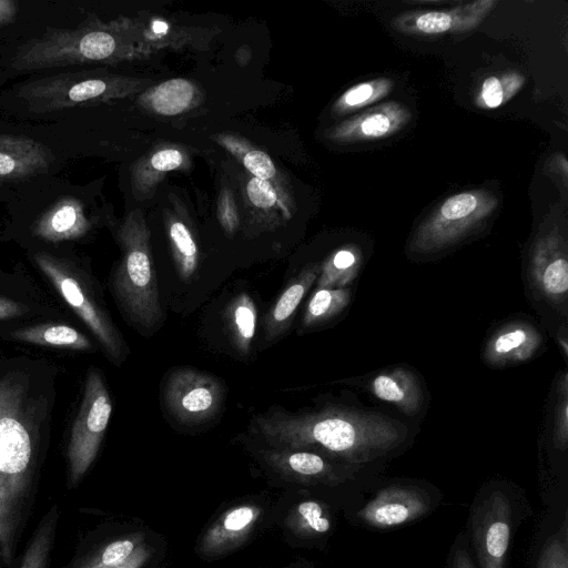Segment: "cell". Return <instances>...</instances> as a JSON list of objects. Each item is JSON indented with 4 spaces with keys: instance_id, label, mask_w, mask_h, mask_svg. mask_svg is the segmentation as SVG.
Masks as SVG:
<instances>
[{
    "instance_id": "6da1fadb",
    "label": "cell",
    "mask_w": 568,
    "mask_h": 568,
    "mask_svg": "<svg viewBox=\"0 0 568 568\" xmlns=\"http://www.w3.org/2000/svg\"><path fill=\"white\" fill-rule=\"evenodd\" d=\"M58 368L47 358L0 356V568L16 565L49 447Z\"/></svg>"
},
{
    "instance_id": "7a4b0ae2",
    "label": "cell",
    "mask_w": 568,
    "mask_h": 568,
    "mask_svg": "<svg viewBox=\"0 0 568 568\" xmlns=\"http://www.w3.org/2000/svg\"><path fill=\"white\" fill-rule=\"evenodd\" d=\"M252 424L275 448L323 450L354 465L384 457L409 437L404 423L348 406H326L302 414L270 410L256 416Z\"/></svg>"
},
{
    "instance_id": "3957f363",
    "label": "cell",
    "mask_w": 568,
    "mask_h": 568,
    "mask_svg": "<svg viewBox=\"0 0 568 568\" xmlns=\"http://www.w3.org/2000/svg\"><path fill=\"white\" fill-rule=\"evenodd\" d=\"M29 256L63 304L93 335L105 356L113 364L121 365L126 358L128 347L88 265L71 254L45 248H31Z\"/></svg>"
},
{
    "instance_id": "277c9868",
    "label": "cell",
    "mask_w": 568,
    "mask_h": 568,
    "mask_svg": "<svg viewBox=\"0 0 568 568\" xmlns=\"http://www.w3.org/2000/svg\"><path fill=\"white\" fill-rule=\"evenodd\" d=\"M496 206V197L485 191L450 195L417 227L409 254L426 256L449 248L478 227Z\"/></svg>"
},
{
    "instance_id": "5b68a950",
    "label": "cell",
    "mask_w": 568,
    "mask_h": 568,
    "mask_svg": "<svg viewBox=\"0 0 568 568\" xmlns=\"http://www.w3.org/2000/svg\"><path fill=\"white\" fill-rule=\"evenodd\" d=\"M112 413V400L97 367L87 372L83 393L65 449L67 481L74 488L97 458Z\"/></svg>"
},
{
    "instance_id": "8992f818",
    "label": "cell",
    "mask_w": 568,
    "mask_h": 568,
    "mask_svg": "<svg viewBox=\"0 0 568 568\" xmlns=\"http://www.w3.org/2000/svg\"><path fill=\"white\" fill-rule=\"evenodd\" d=\"M110 282L119 308L132 325L148 331L161 322L155 271L140 239L126 236L123 258Z\"/></svg>"
},
{
    "instance_id": "52a82bcc",
    "label": "cell",
    "mask_w": 568,
    "mask_h": 568,
    "mask_svg": "<svg viewBox=\"0 0 568 568\" xmlns=\"http://www.w3.org/2000/svg\"><path fill=\"white\" fill-rule=\"evenodd\" d=\"M524 282L535 303L567 321L568 254L557 229L541 234L530 247Z\"/></svg>"
},
{
    "instance_id": "ba28073f",
    "label": "cell",
    "mask_w": 568,
    "mask_h": 568,
    "mask_svg": "<svg viewBox=\"0 0 568 568\" xmlns=\"http://www.w3.org/2000/svg\"><path fill=\"white\" fill-rule=\"evenodd\" d=\"M223 397L222 383L215 376L194 368L174 369L165 383L166 407L183 424H200L213 418Z\"/></svg>"
},
{
    "instance_id": "9c48e42d",
    "label": "cell",
    "mask_w": 568,
    "mask_h": 568,
    "mask_svg": "<svg viewBox=\"0 0 568 568\" xmlns=\"http://www.w3.org/2000/svg\"><path fill=\"white\" fill-rule=\"evenodd\" d=\"M109 91V82L102 78L80 72H65L22 84L18 97L30 111L47 113L101 99Z\"/></svg>"
},
{
    "instance_id": "30bf717a",
    "label": "cell",
    "mask_w": 568,
    "mask_h": 568,
    "mask_svg": "<svg viewBox=\"0 0 568 568\" xmlns=\"http://www.w3.org/2000/svg\"><path fill=\"white\" fill-rule=\"evenodd\" d=\"M511 531V509L507 496L494 490L474 516V539L481 568H504Z\"/></svg>"
},
{
    "instance_id": "8fae6325",
    "label": "cell",
    "mask_w": 568,
    "mask_h": 568,
    "mask_svg": "<svg viewBox=\"0 0 568 568\" xmlns=\"http://www.w3.org/2000/svg\"><path fill=\"white\" fill-rule=\"evenodd\" d=\"M544 344V335L532 322L513 318L489 334L483 346L481 359L491 368L510 367L535 357Z\"/></svg>"
},
{
    "instance_id": "7c38bea8",
    "label": "cell",
    "mask_w": 568,
    "mask_h": 568,
    "mask_svg": "<svg viewBox=\"0 0 568 568\" xmlns=\"http://www.w3.org/2000/svg\"><path fill=\"white\" fill-rule=\"evenodd\" d=\"M429 508L423 490L389 486L377 491L358 513V518L374 528H392L422 517Z\"/></svg>"
},
{
    "instance_id": "4fadbf2b",
    "label": "cell",
    "mask_w": 568,
    "mask_h": 568,
    "mask_svg": "<svg viewBox=\"0 0 568 568\" xmlns=\"http://www.w3.org/2000/svg\"><path fill=\"white\" fill-rule=\"evenodd\" d=\"M363 386L372 396L397 407L405 415L416 416L425 406L423 383L408 367H386L365 376Z\"/></svg>"
},
{
    "instance_id": "5bb4252c",
    "label": "cell",
    "mask_w": 568,
    "mask_h": 568,
    "mask_svg": "<svg viewBox=\"0 0 568 568\" xmlns=\"http://www.w3.org/2000/svg\"><path fill=\"white\" fill-rule=\"evenodd\" d=\"M0 338L58 351H95L94 343L83 332L69 322L58 320L21 324L0 333Z\"/></svg>"
},
{
    "instance_id": "9a60e30c",
    "label": "cell",
    "mask_w": 568,
    "mask_h": 568,
    "mask_svg": "<svg viewBox=\"0 0 568 568\" xmlns=\"http://www.w3.org/2000/svg\"><path fill=\"white\" fill-rule=\"evenodd\" d=\"M410 118V111L404 104L386 102L348 119L336 129L334 135L346 142H369L396 133Z\"/></svg>"
},
{
    "instance_id": "2e32d148",
    "label": "cell",
    "mask_w": 568,
    "mask_h": 568,
    "mask_svg": "<svg viewBox=\"0 0 568 568\" xmlns=\"http://www.w3.org/2000/svg\"><path fill=\"white\" fill-rule=\"evenodd\" d=\"M89 229L82 204L74 197H63L37 219L31 234L42 243L60 245L82 239Z\"/></svg>"
},
{
    "instance_id": "e0dca14e",
    "label": "cell",
    "mask_w": 568,
    "mask_h": 568,
    "mask_svg": "<svg viewBox=\"0 0 568 568\" xmlns=\"http://www.w3.org/2000/svg\"><path fill=\"white\" fill-rule=\"evenodd\" d=\"M49 150L40 142L11 134H0V183L26 180L47 171Z\"/></svg>"
},
{
    "instance_id": "ac0fdd59",
    "label": "cell",
    "mask_w": 568,
    "mask_h": 568,
    "mask_svg": "<svg viewBox=\"0 0 568 568\" xmlns=\"http://www.w3.org/2000/svg\"><path fill=\"white\" fill-rule=\"evenodd\" d=\"M318 274L317 264L308 265L285 287L265 316L266 341L275 339L287 329L301 301L317 280Z\"/></svg>"
},
{
    "instance_id": "d6986e66",
    "label": "cell",
    "mask_w": 568,
    "mask_h": 568,
    "mask_svg": "<svg viewBox=\"0 0 568 568\" xmlns=\"http://www.w3.org/2000/svg\"><path fill=\"white\" fill-rule=\"evenodd\" d=\"M67 312L47 296H19L0 293V333L39 321H65Z\"/></svg>"
},
{
    "instance_id": "ffe728a7",
    "label": "cell",
    "mask_w": 568,
    "mask_h": 568,
    "mask_svg": "<svg viewBox=\"0 0 568 568\" xmlns=\"http://www.w3.org/2000/svg\"><path fill=\"white\" fill-rule=\"evenodd\" d=\"M258 516L260 509L254 506L243 505L230 509L207 530L202 540V549L207 554H217L236 546L248 534Z\"/></svg>"
},
{
    "instance_id": "44dd1931",
    "label": "cell",
    "mask_w": 568,
    "mask_h": 568,
    "mask_svg": "<svg viewBox=\"0 0 568 568\" xmlns=\"http://www.w3.org/2000/svg\"><path fill=\"white\" fill-rule=\"evenodd\" d=\"M268 460L286 473L305 478L335 479V467L320 454L306 449H274Z\"/></svg>"
},
{
    "instance_id": "7402d4cb",
    "label": "cell",
    "mask_w": 568,
    "mask_h": 568,
    "mask_svg": "<svg viewBox=\"0 0 568 568\" xmlns=\"http://www.w3.org/2000/svg\"><path fill=\"white\" fill-rule=\"evenodd\" d=\"M256 306L246 293H240L225 310V322L236 349L245 355L250 352L256 328Z\"/></svg>"
},
{
    "instance_id": "603a6c76",
    "label": "cell",
    "mask_w": 568,
    "mask_h": 568,
    "mask_svg": "<svg viewBox=\"0 0 568 568\" xmlns=\"http://www.w3.org/2000/svg\"><path fill=\"white\" fill-rule=\"evenodd\" d=\"M58 520L59 509L53 505L40 519L17 568H49Z\"/></svg>"
},
{
    "instance_id": "cb8c5ba5",
    "label": "cell",
    "mask_w": 568,
    "mask_h": 568,
    "mask_svg": "<svg viewBox=\"0 0 568 568\" xmlns=\"http://www.w3.org/2000/svg\"><path fill=\"white\" fill-rule=\"evenodd\" d=\"M362 266V252L356 247H343L334 252L323 264L317 276V288H345L357 277Z\"/></svg>"
},
{
    "instance_id": "d4e9b609",
    "label": "cell",
    "mask_w": 568,
    "mask_h": 568,
    "mask_svg": "<svg viewBox=\"0 0 568 568\" xmlns=\"http://www.w3.org/2000/svg\"><path fill=\"white\" fill-rule=\"evenodd\" d=\"M351 296L349 287L317 288L307 303L302 326L315 327L337 317L348 306Z\"/></svg>"
},
{
    "instance_id": "484cf974",
    "label": "cell",
    "mask_w": 568,
    "mask_h": 568,
    "mask_svg": "<svg viewBox=\"0 0 568 568\" xmlns=\"http://www.w3.org/2000/svg\"><path fill=\"white\" fill-rule=\"evenodd\" d=\"M193 98V87L185 79H172L161 83L151 95L154 110L174 115L185 110Z\"/></svg>"
},
{
    "instance_id": "4316f807",
    "label": "cell",
    "mask_w": 568,
    "mask_h": 568,
    "mask_svg": "<svg viewBox=\"0 0 568 568\" xmlns=\"http://www.w3.org/2000/svg\"><path fill=\"white\" fill-rule=\"evenodd\" d=\"M392 87L393 82L385 78L361 82L343 93L338 101V108L348 111L369 105L386 97Z\"/></svg>"
},
{
    "instance_id": "83f0119b",
    "label": "cell",
    "mask_w": 568,
    "mask_h": 568,
    "mask_svg": "<svg viewBox=\"0 0 568 568\" xmlns=\"http://www.w3.org/2000/svg\"><path fill=\"white\" fill-rule=\"evenodd\" d=\"M524 80L520 74L515 72L486 78L479 93L481 104L489 109L500 106L518 91Z\"/></svg>"
},
{
    "instance_id": "f1b7e54d",
    "label": "cell",
    "mask_w": 568,
    "mask_h": 568,
    "mask_svg": "<svg viewBox=\"0 0 568 568\" xmlns=\"http://www.w3.org/2000/svg\"><path fill=\"white\" fill-rule=\"evenodd\" d=\"M538 568H568V548L566 528L552 537L545 546Z\"/></svg>"
},
{
    "instance_id": "f546056e",
    "label": "cell",
    "mask_w": 568,
    "mask_h": 568,
    "mask_svg": "<svg viewBox=\"0 0 568 568\" xmlns=\"http://www.w3.org/2000/svg\"><path fill=\"white\" fill-rule=\"evenodd\" d=\"M297 513L303 527L314 534H325L331 528V521L325 516L322 506L313 500H306L298 505Z\"/></svg>"
},
{
    "instance_id": "4dcf8cb0",
    "label": "cell",
    "mask_w": 568,
    "mask_h": 568,
    "mask_svg": "<svg viewBox=\"0 0 568 568\" xmlns=\"http://www.w3.org/2000/svg\"><path fill=\"white\" fill-rule=\"evenodd\" d=\"M455 18L445 11H427L415 18V29L426 34H438L450 30L454 27Z\"/></svg>"
},
{
    "instance_id": "1f68e13d",
    "label": "cell",
    "mask_w": 568,
    "mask_h": 568,
    "mask_svg": "<svg viewBox=\"0 0 568 568\" xmlns=\"http://www.w3.org/2000/svg\"><path fill=\"white\" fill-rule=\"evenodd\" d=\"M250 201L257 207H270L276 202V193L267 180L253 178L246 186Z\"/></svg>"
},
{
    "instance_id": "d6a6232c",
    "label": "cell",
    "mask_w": 568,
    "mask_h": 568,
    "mask_svg": "<svg viewBox=\"0 0 568 568\" xmlns=\"http://www.w3.org/2000/svg\"><path fill=\"white\" fill-rule=\"evenodd\" d=\"M244 165L245 168L253 174L255 178L262 180H268L273 178L275 174V166L271 158L262 151H250L244 156Z\"/></svg>"
},
{
    "instance_id": "836d02e7",
    "label": "cell",
    "mask_w": 568,
    "mask_h": 568,
    "mask_svg": "<svg viewBox=\"0 0 568 568\" xmlns=\"http://www.w3.org/2000/svg\"><path fill=\"white\" fill-rule=\"evenodd\" d=\"M182 160V154L178 150L168 149L156 152L151 158V164L158 171H170L179 168Z\"/></svg>"
},
{
    "instance_id": "e575fe53",
    "label": "cell",
    "mask_w": 568,
    "mask_h": 568,
    "mask_svg": "<svg viewBox=\"0 0 568 568\" xmlns=\"http://www.w3.org/2000/svg\"><path fill=\"white\" fill-rule=\"evenodd\" d=\"M17 3L11 0H0V27L12 22L17 16Z\"/></svg>"
},
{
    "instance_id": "d590c367",
    "label": "cell",
    "mask_w": 568,
    "mask_h": 568,
    "mask_svg": "<svg viewBox=\"0 0 568 568\" xmlns=\"http://www.w3.org/2000/svg\"><path fill=\"white\" fill-rule=\"evenodd\" d=\"M453 568H475L473 561L464 548H459L456 551Z\"/></svg>"
},
{
    "instance_id": "8d00e7d4",
    "label": "cell",
    "mask_w": 568,
    "mask_h": 568,
    "mask_svg": "<svg viewBox=\"0 0 568 568\" xmlns=\"http://www.w3.org/2000/svg\"><path fill=\"white\" fill-rule=\"evenodd\" d=\"M168 29V26L166 23L162 22V21H155L153 23V30L158 33H162V32H165Z\"/></svg>"
}]
</instances>
